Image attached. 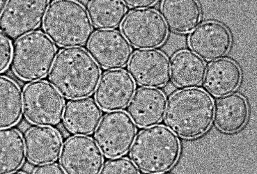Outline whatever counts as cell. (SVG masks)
Segmentation results:
<instances>
[{"label": "cell", "mask_w": 257, "mask_h": 174, "mask_svg": "<svg viewBox=\"0 0 257 174\" xmlns=\"http://www.w3.org/2000/svg\"><path fill=\"white\" fill-rule=\"evenodd\" d=\"M101 71L87 50L66 48L55 58L50 72L52 85L68 99L87 98L96 91Z\"/></svg>", "instance_id": "cell-1"}, {"label": "cell", "mask_w": 257, "mask_h": 174, "mask_svg": "<svg viewBox=\"0 0 257 174\" xmlns=\"http://www.w3.org/2000/svg\"><path fill=\"white\" fill-rule=\"evenodd\" d=\"M213 98L201 89H184L171 97L166 107L165 121L176 135L195 139L211 128L214 117Z\"/></svg>", "instance_id": "cell-2"}, {"label": "cell", "mask_w": 257, "mask_h": 174, "mask_svg": "<svg viewBox=\"0 0 257 174\" xmlns=\"http://www.w3.org/2000/svg\"><path fill=\"white\" fill-rule=\"evenodd\" d=\"M180 152L177 136L164 125H156L138 134L131 147L130 157L142 171L161 173L174 167Z\"/></svg>", "instance_id": "cell-3"}, {"label": "cell", "mask_w": 257, "mask_h": 174, "mask_svg": "<svg viewBox=\"0 0 257 174\" xmlns=\"http://www.w3.org/2000/svg\"><path fill=\"white\" fill-rule=\"evenodd\" d=\"M44 32L54 44L76 48L89 42L93 26L85 7L76 0H55L48 7Z\"/></svg>", "instance_id": "cell-4"}, {"label": "cell", "mask_w": 257, "mask_h": 174, "mask_svg": "<svg viewBox=\"0 0 257 174\" xmlns=\"http://www.w3.org/2000/svg\"><path fill=\"white\" fill-rule=\"evenodd\" d=\"M56 55V47L48 36L41 32H32L20 38L14 45L13 71L24 81H38L51 71Z\"/></svg>", "instance_id": "cell-5"}, {"label": "cell", "mask_w": 257, "mask_h": 174, "mask_svg": "<svg viewBox=\"0 0 257 174\" xmlns=\"http://www.w3.org/2000/svg\"><path fill=\"white\" fill-rule=\"evenodd\" d=\"M65 101L62 95L46 81H35L25 87L23 110L30 123L39 126H53L60 123Z\"/></svg>", "instance_id": "cell-6"}, {"label": "cell", "mask_w": 257, "mask_h": 174, "mask_svg": "<svg viewBox=\"0 0 257 174\" xmlns=\"http://www.w3.org/2000/svg\"><path fill=\"white\" fill-rule=\"evenodd\" d=\"M122 35L136 48L155 49L164 44L168 28L157 11L144 9L129 13L121 24Z\"/></svg>", "instance_id": "cell-7"}, {"label": "cell", "mask_w": 257, "mask_h": 174, "mask_svg": "<svg viewBox=\"0 0 257 174\" xmlns=\"http://www.w3.org/2000/svg\"><path fill=\"white\" fill-rule=\"evenodd\" d=\"M136 124L127 113L115 111L100 120L95 134L97 145L106 157L117 158L125 155L136 137Z\"/></svg>", "instance_id": "cell-8"}, {"label": "cell", "mask_w": 257, "mask_h": 174, "mask_svg": "<svg viewBox=\"0 0 257 174\" xmlns=\"http://www.w3.org/2000/svg\"><path fill=\"white\" fill-rule=\"evenodd\" d=\"M49 0H9L0 17V30L20 39L33 32L44 21Z\"/></svg>", "instance_id": "cell-9"}, {"label": "cell", "mask_w": 257, "mask_h": 174, "mask_svg": "<svg viewBox=\"0 0 257 174\" xmlns=\"http://www.w3.org/2000/svg\"><path fill=\"white\" fill-rule=\"evenodd\" d=\"M103 155L96 141L87 136H74L62 146L60 164L66 174H99Z\"/></svg>", "instance_id": "cell-10"}, {"label": "cell", "mask_w": 257, "mask_h": 174, "mask_svg": "<svg viewBox=\"0 0 257 174\" xmlns=\"http://www.w3.org/2000/svg\"><path fill=\"white\" fill-rule=\"evenodd\" d=\"M89 55L106 70L125 67L132 57V48L122 33L114 30H100L93 34L88 43Z\"/></svg>", "instance_id": "cell-11"}, {"label": "cell", "mask_w": 257, "mask_h": 174, "mask_svg": "<svg viewBox=\"0 0 257 174\" xmlns=\"http://www.w3.org/2000/svg\"><path fill=\"white\" fill-rule=\"evenodd\" d=\"M128 71L136 83L143 87H162L170 78V63L158 50L137 51L128 63Z\"/></svg>", "instance_id": "cell-12"}, {"label": "cell", "mask_w": 257, "mask_h": 174, "mask_svg": "<svg viewBox=\"0 0 257 174\" xmlns=\"http://www.w3.org/2000/svg\"><path fill=\"white\" fill-rule=\"evenodd\" d=\"M136 91V83L124 70H111L100 79L95 99L100 109L115 112L125 109L130 103Z\"/></svg>", "instance_id": "cell-13"}, {"label": "cell", "mask_w": 257, "mask_h": 174, "mask_svg": "<svg viewBox=\"0 0 257 174\" xmlns=\"http://www.w3.org/2000/svg\"><path fill=\"white\" fill-rule=\"evenodd\" d=\"M232 39L224 25L209 21L203 23L190 34L188 44L193 53L206 61L223 58L229 53Z\"/></svg>", "instance_id": "cell-14"}, {"label": "cell", "mask_w": 257, "mask_h": 174, "mask_svg": "<svg viewBox=\"0 0 257 174\" xmlns=\"http://www.w3.org/2000/svg\"><path fill=\"white\" fill-rule=\"evenodd\" d=\"M167 99L156 88L144 87L134 93L128 105V115L140 128H149L161 123L164 118Z\"/></svg>", "instance_id": "cell-15"}, {"label": "cell", "mask_w": 257, "mask_h": 174, "mask_svg": "<svg viewBox=\"0 0 257 174\" xmlns=\"http://www.w3.org/2000/svg\"><path fill=\"white\" fill-rule=\"evenodd\" d=\"M25 153L29 162L45 164L56 161L63 146L62 136L50 126L30 129L25 137Z\"/></svg>", "instance_id": "cell-16"}, {"label": "cell", "mask_w": 257, "mask_h": 174, "mask_svg": "<svg viewBox=\"0 0 257 174\" xmlns=\"http://www.w3.org/2000/svg\"><path fill=\"white\" fill-rule=\"evenodd\" d=\"M102 112L96 101L84 98L68 102L63 115L66 130L75 135H89L98 128Z\"/></svg>", "instance_id": "cell-17"}, {"label": "cell", "mask_w": 257, "mask_h": 174, "mask_svg": "<svg viewBox=\"0 0 257 174\" xmlns=\"http://www.w3.org/2000/svg\"><path fill=\"white\" fill-rule=\"evenodd\" d=\"M203 82L205 89L212 96H227L234 92L240 85L241 71L231 59H217L208 66Z\"/></svg>", "instance_id": "cell-18"}, {"label": "cell", "mask_w": 257, "mask_h": 174, "mask_svg": "<svg viewBox=\"0 0 257 174\" xmlns=\"http://www.w3.org/2000/svg\"><path fill=\"white\" fill-rule=\"evenodd\" d=\"M161 12L167 26L179 34L193 31L201 19V9L197 0H163Z\"/></svg>", "instance_id": "cell-19"}, {"label": "cell", "mask_w": 257, "mask_h": 174, "mask_svg": "<svg viewBox=\"0 0 257 174\" xmlns=\"http://www.w3.org/2000/svg\"><path fill=\"white\" fill-rule=\"evenodd\" d=\"M249 117V107L245 98L231 93L218 100L214 109V119L219 130L234 133L241 130Z\"/></svg>", "instance_id": "cell-20"}, {"label": "cell", "mask_w": 257, "mask_h": 174, "mask_svg": "<svg viewBox=\"0 0 257 174\" xmlns=\"http://www.w3.org/2000/svg\"><path fill=\"white\" fill-rule=\"evenodd\" d=\"M206 71V64L203 59L188 50L176 54L171 62L172 81L183 89L199 87L204 81Z\"/></svg>", "instance_id": "cell-21"}, {"label": "cell", "mask_w": 257, "mask_h": 174, "mask_svg": "<svg viewBox=\"0 0 257 174\" xmlns=\"http://www.w3.org/2000/svg\"><path fill=\"white\" fill-rule=\"evenodd\" d=\"M25 159V140L14 128L0 129V174L14 173Z\"/></svg>", "instance_id": "cell-22"}, {"label": "cell", "mask_w": 257, "mask_h": 174, "mask_svg": "<svg viewBox=\"0 0 257 174\" xmlns=\"http://www.w3.org/2000/svg\"><path fill=\"white\" fill-rule=\"evenodd\" d=\"M23 95L12 79L0 76V129L11 128L22 116Z\"/></svg>", "instance_id": "cell-23"}, {"label": "cell", "mask_w": 257, "mask_h": 174, "mask_svg": "<svg viewBox=\"0 0 257 174\" xmlns=\"http://www.w3.org/2000/svg\"><path fill=\"white\" fill-rule=\"evenodd\" d=\"M88 14L95 28L113 30L123 23L127 7L122 0H92L88 7Z\"/></svg>", "instance_id": "cell-24"}, {"label": "cell", "mask_w": 257, "mask_h": 174, "mask_svg": "<svg viewBox=\"0 0 257 174\" xmlns=\"http://www.w3.org/2000/svg\"><path fill=\"white\" fill-rule=\"evenodd\" d=\"M99 174H140V171L131 159L117 157L106 162Z\"/></svg>", "instance_id": "cell-25"}, {"label": "cell", "mask_w": 257, "mask_h": 174, "mask_svg": "<svg viewBox=\"0 0 257 174\" xmlns=\"http://www.w3.org/2000/svg\"><path fill=\"white\" fill-rule=\"evenodd\" d=\"M13 49L10 38L0 30V73L6 71L12 63Z\"/></svg>", "instance_id": "cell-26"}, {"label": "cell", "mask_w": 257, "mask_h": 174, "mask_svg": "<svg viewBox=\"0 0 257 174\" xmlns=\"http://www.w3.org/2000/svg\"><path fill=\"white\" fill-rule=\"evenodd\" d=\"M33 174H66L59 165L55 163L41 164L35 168Z\"/></svg>", "instance_id": "cell-27"}, {"label": "cell", "mask_w": 257, "mask_h": 174, "mask_svg": "<svg viewBox=\"0 0 257 174\" xmlns=\"http://www.w3.org/2000/svg\"><path fill=\"white\" fill-rule=\"evenodd\" d=\"M127 7L134 10H144L156 5L158 0H122Z\"/></svg>", "instance_id": "cell-28"}, {"label": "cell", "mask_w": 257, "mask_h": 174, "mask_svg": "<svg viewBox=\"0 0 257 174\" xmlns=\"http://www.w3.org/2000/svg\"><path fill=\"white\" fill-rule=\"evenodd\" d=\"M8 1L9 0H0V17H1L2 14H3Z\"/></svg>", "instance_id": "cell-29"}, {"label": "cell", "mask_w": 257, "mask_h": 174, "mask_svg": "<svg viewBox=\"0 0 257 174\" xmlns=\"http://www.w3.org/2000/svg\"><path fill=\"white\" fill-rule=\"evenodd\" d=\"M10 174H26L23 173V172H14V173H10Z\"/></svg>", "instance_id": "cell-30"}, {"label": "cell", "mask_w": 257, "mask_h": 174, "mask_svg": "<svg viewBox=\"0 0 257 174\" xmlns=\"http://www.w3.org/2000/svg\"><path fill=\"white\" fill-rule=\"evenodd\" d=\"M154 174H167V173H154Z\"/></svg>", "instance_id": "cell-31"}]
</instances>
